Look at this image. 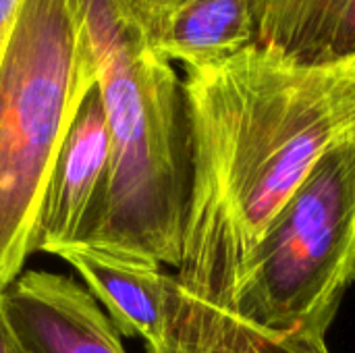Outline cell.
Instances as JSON below:
<instances>
[{
	"instance_id": "cell-1",
	"label": "cell",
	"mask_w": 355,
	"mask_h": 353,
	"mask_svg": "<svg viewBox=\"0 0 355 353\" xmlns=\"http://www.w3.org/2000/svg\"><path fill=\"white\" fill-rule=\"evenodd\" d=\"M191 193L175 281L229 310L268 225L324 152L355 133V56L300 64L262 46L185 69Z\"/></svg>"
},
{
	"instance_id": "cell-2",
	"label": "cell",
	"mask_w": 355,
	"mask_h": 353,
	"mask_svg": "<svg viewBox=\"0 0 355 353\" xmlns=\"http://www.w3.org/2000/svg\"><path fill=\"white\" fill-rule=\"evenodd\" d=\"M110 139L102 200L85 241L177 270L191 193L183 79L150 44L131 0H79Z\"/></svg>"
},
{
	"instance_id": "cell-3",
	"label": "cell",
	"mask_w": 355,
	"mask_h": 353,
	"mask_svg": "<svg viewBox=\"0 0 355 353\" xmlns=\"http://www.w3.org/2000/svg\"><path fill=\"white\" fill-rule=\"evenodd\" d=\"M94 87L79 0H25L0 58V293L35 252L52 166Z\"/></svg>"
},
{
	"instance_id": "cell-4",
	"label": "cell",
	"mask_w": 355,
	"mask_h": 353,
	"mask_svg": "<svg viewBox=\"0 0 355 353\" xmlns=\"http://www.w3.org/2000/svg\"><path fill=\"white\" fill-rule=\"evenodd\" d=\"M355 283V133L331 146L241 270L229 310L268 335H327Z\"/></svg>"
},
{
	"instance_id": "cell-5",
	"label": "cell",
	"mask_w": 355,
	"mask_h": 353,
	"mask_svg": "<svg viewBox=\"0 0 355 353\" xmlns=\"http://www.w3.org/2000/svg\"><path fill=\"white\" fill-rule=\"evenodd\" d=\"M50 256L77 270L121 339L135 337L152 350L171 337L177 281L160 262L85 239L60 246Z\"/></svg>"
},
{
	"instance_id": "cell-6",
	"label": "cell",
	"mask_w": 355,
	"mask_h": 353,
	"mask_svg": "<svg viewBox=\"0 0 355 353\" xmlns=\"http://www.w3.org/2000/svg\"><path fill=\"white\" fill-rule=\"evenodd\" d=\"M110 164V139L100 94L94 87L79 106L52 166L40 223L35 252L85 239L102 200Z\"/></svg>"
},
{
	"instance_id": "cell-7",
	"label": "cell",
	"mask_w": 355,
	"mask_h": 353,
	"mask_svg": "<svg viewBox=\"0 0 355 353\" xmlns=\"http://www.w3.org/2000/svg\"><path fill=\"white\" fill-rule=\"evenodd\" d=\"M6 310L29 353H127L100 304L71 277L23 273L6 289Z\"/></svg>"
},
{
	"instance_id": "cell-8",
	"label": "cell",
	"mask_w": 355,
	"mask_h": 353,
	"mask_svg": "<svg viewBox=\"0 0 355 353\" xmlns=\"http://www.w3.org/2000/svg\"><path fill=\"white\" fill-rule=\"evenodd\" d=\"M258 8L260 0H162L139 17L156 52L189 69L256 46Z\"/></svg>"
},
{
	"instance_id": "cell-9",
	"label": "cell",
	"mask_w": 355,
	"mask_h": 353,
	"mask_svg": "<svg viewBox=\"0 0 355 353\" xmlns=\"http://www.w3.org/2000/svg\"><path fill=\"white\" fill-rule=\"evenodd\" d=\"M258 46L300 64L355 56V0H260Z\"/></svg>"
},
{
	"instance_id": "cell-10",
	"label": "cell",
	"mask_w": 355,
	"mask_h": 353,
	"mask_svg": "<svg viewBox=\"0 0 355 353\" xmlns=\"http://www.w3.org/2000/svg\"><path fill=\"white\" fill-rule=\"evenodd\" d=\"M173 333L210 353H331L322 335H268L231 312L210 308L175 289Z\"/></svg>"
},
{
	"instance_id": "cell-11",
	"label": "cell",
	"mask_w": 355,
	"mask_h": 353,
	"mask_svg": "<svg viewBox=\"0 0 355 353\" xmlns=\"http://www.w3.org/2000/svg\"><path fill=\"white\" fill-rule=\"evenodd\" d=\"M0 353H29L23 343L21 335L17 333L8 310H6V291L0 293Z\"/></svg>"
},
{
	"instance_id": "cell-12",
	"label": "cell",
	"mask_w": 355,
	"mask_h": 353,
	"mask_svg": "<svg viewBox=\"0 0 355 353\" xmlns=\"http://www.w3.org/2000/svg\"><path fill=\"white\" fill-rule=\"evenodd\" d=\"M23 4H25V0H0V58H2V52H4L10 35H12V29L21 15Z\"/></svg>"
},
{
	"instance_id": "cell-13",
	"label": "cell",
	"mask_w": 355,
	"mask_h": 353,
	"mask_svg": "<svg viewBox=\"0 0 355 353\" xmlns=\"http://www.w3.org/2000/svg\"><path fill=\"white\" fill-rule=\"evenodd\" d=\"M146 353H210L206 352L204 347L196 345L193 341L177 335V333H171V337L160 345V347H152V350H146Z\"/></svg>"
},
{
	"instance_id": "cell-14",
	"label": "cell",
	"mask_w": 355,
	"mask_h": 353,
	"mask_svg": "<svg viewBox=\"0 0 355 353\" xmlns=\"http://www.w3.org/2000/svg\"><path fill=\"white\" fill-rule=\"evenodd\" d=\"M131 2L135 4L137 12L141 15V12H146V10H150V8H154L156 4H160L162 0H131Z\"/></svg>"
}]
</instances>
